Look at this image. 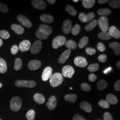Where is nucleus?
<instances>
[{
	"label": "nucleus",
	"instance_id": "2",
	"mask_svg": "<svg viewBox=\"0 0 120 120\" xmlns=\"http://www.w3.org/2000/svg\"><path fill=\"white\" fill-rule=\"evenodd\" d=\"M22 101L19 97L15 96L11 100L10 107L12 110L17 112L19 111L22 107Z\"/></svg>",
	"mask_w": 120,
	"mask_h": 120
},
{
	"label": "nucleus",
	"instance_id": "14",
	"mask_svg": "<svg viewBox=\"0 0 120 120\" xmlns=\"http://www.w3.org/2000/svg\"><path fill=\"white\" fill-rule=\"evenodd\" d=\"M72 30V22L69 20H66L63 22L62 30L65 34H69Z\"/></svg>",
	"mask_w": 120,
	"mask_h": 120
},
{
	"label": "nucleus",
	"instance_id": "35",
	"mask_svg": "<svg viewBox=\"0 0 120 120\" xmlns=\"http://www.w3.org/2000/svg\"><path fill=\"white\" fill-rule=\"evenodd\" d=\"M22 61L20 58H17L15 61V64L14 66V69L18 71L22 69Z\"/></svg>",
	"mask_w": 120,
	"mask_h": 120
},
{
	"label": "nucleus",
	"instance_id": "1",
	"mask_svg": "<svg viewBox=\"0 0 120 120\" xmlns=\"http://www.w3.org/2000/svg\"><path fill=\"white\" fill-rule=\"evenodd\" d=\"M63 80V76L61 73H56L52 75L49 78V82L52 87H56L62 84Z\"/></svg>",
	"mask_w": 120,
	"mask_h": 120
},
{
	"label": "nucleus",
	"instance_id": "23",
	"mask_svg": "<svg viewBox=\"0 0 120 120\" xmlns=\"http://www.w3.org/2000/svg\"><path fill=\"white\" fill-rule=\"evenodd\" d=\"M80 106L82 110L87 112H91L92 111V108L91 105L86 101H82L81 103Z\"/></svg>",
	"mask_w": 120,
	"mask_h": 120
},
{
	"label": "nucleus",
	"instance_id": "27",
	"mask_svg": "<svg viewBox=\"0 0 120 120\" xmlns=\"http://www.w3.org/2000/svg\"><path fill=\"white\" fill-rule=\"evenodd\" d=\"M34 99L37 103L39 104H43L45 102V99L43 95L40 94H36L34 96Z\"/></svg>",
	"mask_w": 120,
	"mask_h": 120
},
{
	"label": "nucleus",
	"instance_id": "42",
	"mask_svg": "<svg viewBox=\"0 0 120 120\" xmlns=\"http://www.w3.org/2000/svg\"><path fill=\"white\" fill-rule=\"evenodd\" d=\"M10 37V34L9 32L5 30L0 31V38L4 39H8Z\"/></svg>",
	"mask_w": 120,
	"mask_h": 120
},
{
	"label": "nucleus",
	"instance_id": "15",
	"mask_svg": "<svg viewBox=\"0 0 120 120\" xmlns=\"http://www.w3.org/2000/svg\"><path fill=\"white\" fill-rule=\"evenodd\" d=\"M41 65V62L38 60H32L29 62L28 67L31 70H36L39 69Z\"/></svg>",
	"mask_w": 120,
	"mask_h": 120
},
{
	"label": "nucleus",
	"instance_id": "26",
	"mask_svg": "<svg viewBox=\"0 0 120 120\" xmlns=\"http://www.w3.org/2000/svg\"><path fill=\"white\" fill-rule=\"evenodd\" d=\"M106 101L109 104L116 105L118 102L116 96L112 94H109L106 96Z\"/></svg>",
	"mask_w": 120,
	"mask_h": 120
},
{
	"label": "nucleus",
	"instance_id": "31",
	"mask_svg": "<svg viewBox=\"0 0 120 120\" xmlns=\"http://www.w3.org/2000/svg\"><path fill=\"white\" fill-rule=\"evenodd\" d=\"M64 99L65 100L71 103H75L77 100V96L76 94H67L65 95Z\"/></svg>",
	"mask_w": 120,
	"mask_h": 120
},
{
	"label": "nucleus",
	"instance_id": "53",
	"mask_svg": "<svg viewBox=\"0 0 120 120\" xmlns=\"http://www.w3.org/2000/svg\"><path fill=\"white\" fill-rule=\"evenodd\" d=\"M73 120H86V119L79 114H76L73 116Z\"/></svg>",
	"mask_w": 120,
	"mask_h": 120
},
{
	"label": "nucleus",
	"instance_id": "36",
	"mask_svg": "<svg viewBox=\"0 0 120 120\" xmlns=\"http://www.w3.org/2000/svg\"><path fill=\"white\" fill-rule=\"evenodd\" d=\"M108 84L104 80H101L97 84V87L99 90H102L107 87Z\"/></svg>",
	"mask_w": 120,
	"mask_h": 120
},
{
	"label": "nucleus",
	"instance_id": "56",
	"mask_svg": "<svg viewBox=\"0 0 120 120\" xmlns=\"http://www.w3.org/2000/svg\"><path fill=\"white\" fill-rule=\"evenodd\" d=\"M47 1L50 4H53L56 2L55 0H47Z\"/></svg>",
	"mask_w": 120,
	"mask_h": 120
},
{
	"label": "nucleus",
	"instance_id": "59",
	"mask_svg": "<svg viewBox=\"0 0 120 120\" xmlns=\"http://www.w3.org/2000/svg\"><path fill=\"white\" fill-rule=\"evenodd\" d=\"M73 1L74 2H76L77 3L78 1H79V0H73Z\"/></svg>",
	"mask_w": 120,
	"mask_h": 120
},
{
	"label": "nucleus",
	"instance_id": "18",
	"mask_svg": "<svg viewBox=\"0 0 120 120\" xmlns=\"http://www.w3.org/2000/svg\"><path fill=\"white\" fill-rule=\"evenodd\" d=\"M38 30L41 32H42L43 34L47 35L48 36L51 34L52 32L51 27L45 25H40Z\"/></svg>",
	"mask_w": 120,
	"mask_h": 120
},
{
	"label": "nucleus",
	"instance_id": "55",
	"mask_svg": "<svg viewBox=\"0 0 120 120\" xmlns=\"http://www.w3.org/2000/svg\"><path fill=\"white\" fill-rule=\"evenodd\" d=\"M112 69V68L111 67H109V68H108L107 69H105L103 71V73H105V74H107V73H108L109 72H110Z\"/></svg>",
	"mask_w": 120,
	"mask_h": 120
},
{
	"label": "nucleus",
	"instance_id": "28",
	"mask_svg": "<svg viewBox=\"0 0 120 120\" xmlns=\"http://www.w3.org/2000/svg\"><path fill=\"white\" fill-rule=\"evenodd\" d=\"M65 46L69 49H75L77 47L76 42L72 40H69L65 43Z\"/></svg>",
	"mask_w": 120,
	"mask_h": 120
},
{
	"label": "nucleus",
	"instance_id": "24",
	"mask_svg": "<svg viewBox=\"0 0 120 120\" xmlns=\"http://www.w3.org/2000/svg\"><path fill=\"white\" fill-rule=\"evenodd\" d=\"M98 24V22L97 19H94L90 23L88 24L85 27V30L87 32H90L94 30L95 27Z\"/></svg>",
	"mask_w": 120,
	"mask_h": 120
},
{
	"label": "nucleus",
	"instance_id": "48",
	"mask_svg": "<svg viewBox=\"0 0 120 120\" xmlns=\"http://www.w3.org/2000/svg\"><path fill=\"white\" fill-rule=\"evenodd\" d=\"M97 48L99 51L103 52L105 50V47L103 43L101 42H99L97 45Z\"/></svg>",
	"mask_w": 120,
	"mask_h": 120
},
{
	"label": "nucleus",
	"instance_id": "38",
	"mask_svg": "<svg viewBox=\"0 0 120 120\" xmlns=\"http://www.w3.org/2000/svg\"><path fill=\"white\" fill-rule=\"evenodd\" d=\"M26 117L28 120H34L35 117V112L33 109H30L27 112Z\"/></svg>",
	"mask_w": 120,
	"mask_h": 120
},
{
	"label": "nucleus",
	"instance_id": "25",
	"mask_svg": "<svg viewBox=\"0 0 120 120\" xmlns=\"http://www.w3.org/2000/svg\"><path fill=\"white\" fill-rule=\"evenodd\" d=\"M95 2V0H82V4L86 9H90L94 6Z\"/></svg>",
	"mask_w": 120,
	"mask_h": 120
},
{
	"label": "nucleus",
	"instance_id": "50",
	"mask_svg": "<svg viewBox=\"0 0 120 120\" xmlns=\"http://www.w3.org/2000/svg\"><path fill=\"white\" fill-rule=\"evenodd\" d=\"M18 50H19V48L17 45H14L11 49V52L13 55H16L18 52Z\"/></svg>",
	"mask_w": 120,
	"mask_h": 120
},
{
	"label": "nucleus",
	"instance_id": "12",
	"mask_svg": "<svg viewBox=\"0 0 120 120\" xmlns=\"http://www.w3.org/2000/svg\"><path fill=\"white\" fill-rule=\"evenodd\" d=\"M52 70L51 67L48 66L46 67L43 71L42 74V79L44 82H46L51 76Z\"/></svg>",
	"mask_w": 120,
	"mask_h": 120
},
{
	"label": "nucleus",
	"instance_id": "17",
	"mask_svg": "<svg viewBox=\"0 0 120 120\" xmlns=\"http://www.w3.org/2000/svg\"><path fill=\"white\" fill-rule=\"evenodd\" d=\"M109 33L110 35L116 39L120 38V31L116 28L115 26H111L109 30Z\"/></svg>",
	"mask_w": 120,
	"mask_h": 120
},
{
	"label": "nucleus",
	"instance_id": "13",
	"mask_svg": "<svg viewBox=\"0 0 120 120\" xmlns=\"http://www.w3.org/2000/svg\"><path fill=\"white\" fill-rule=\"evenodd\" d=\"M57 105V100L55 96H52L49 98L46 103V106L50 110H53Z\"/></svg>",
	"mask_w": 120,
	"mask_h": 120
},
{
	"label": "nucleus",
	"instance_id": "32",
	"mask_svg": "<svg viewBox=\"0 0 120 120\" xmlns=\"http://www.w3.org/2000/svg\"><path fill=\"white\" fill-rule=\"evenodd\" d=\"M97 13L98 15L101 16V17H105V16H108L111 14V11L109 9L105 8V9H99Z\"/></svg>",
	"mask_w": 120,
	"mask_h": 120
},
{
	"label": "nucleus",
	"instance_id": "21",
	"mask_svg": "<svg viewBox=\"0 0 120 120\" xmlns=\"http://www.w3.org/2000/svg\"><path fill=\"white\" fill-rule=\"evenodd\" d=\"M11 28L12 30L14 32V33H15L17 34H22L25 31L24 28L19 25H16L15 24H13L11 26Z\"/></svg>",
	"mask_w": 120,
	"mask_h": 120
},
{
	"label": "nucleus",
	"instance_id": "11",
	"mask_svg": "<svg viewBox=\"0 0 120 120\" xmlns=\"http://www.w3.org/2000/svg\"><path fill=\"white\" fill-rule=\"evenodd\" d=\"M74 63L78 67L84 68L86 67L88 63L86 58L82 56H77L74 60Z\"/></svg>",
	"mask_w": 120,
	"mask_h": 120
},
{
	"label": "nucleus",
	"instance_id": "19",
	"mask_svg": "<svg viewBox=\"0 0 120 120\" xmlns=\"http://www.w3.org/2000/svg\"><path fill=\"white\" fill-rule=\"evenodd\" d=\"M71 50L68 49L66 50L60 56L58 62L60 64H63L66 61V60L68 59L69 56L71 54Z\"/></svg>",
	"mask_w": 120,
	"mask_h": 120
},
{
	"label": "nucleus",
	"instance_id": "52",
	"mask_svg": "<svg viewBox=\"0 0 120 120\" xmlns=\"http://www.w3.org/2000/svg\"><path fill=\"white\" fill-rule=\"evenodd\" d=\"M114 89L116 91H120V80H118L116 81L115 83L114 86Z\"/></svg>",
	"mask_w": 120,
	"mask_h": 120
},
{
	"label": "nucleus",
	"instance_id": "44",
	"mask_svg": "<svg viewBox=\"0 0 120 120\" xmlns=\"http://www.w3.org/2000/svg\"><path fill=\"white\" fill-rule=\"evenodd\" d=\"M82 90L85 92H88L91 90L90 86L86 83H83L81 85Z\"/></svg>",
	"mask_w": 120,
	"mask_h": 120
},
{
	"label": "nucleus",
	"instance_id": "60",
	"mask_svg": "<svg viewBox=\"0 0 120 120\" xmlns=\"http://www.w3.org/2000/svg\"><path fill=\"white\" fill-rule=\"evenodd\" d=\"M2 84L1 83H0V89L2 87Z\"/></svg>",
	"mask_w": 120,
	"mask_h": 120
},
{
	"label": "nucleus",
	"instance_id": "16",
	"mask_svg": "<svg viewBox=\"0 0 120 120\" xmlns=\"http://www.w3.org/2000/svg\"><path fill=\"white\" fill-rule=\"evenodd\" d=\"M31 46V42L29 40H24L20 43L19 49L21 51L24 52L29 50Z\"/></svg>",
	"mask_w": 120,
	"mask_h": 120
},
{
	"label": "nucleus",
	"instance_id": "46",
	"mask_svg": "<svg viewBox=\"0 0 120 120\" xmlns=\"http://www.w3.org/2000/svg\"><path fill=\"white\" fill-rule=\"evenodd\" d=\"M86 53L90 55H93L96 52V49L94 48L91 47L87 48L86 49Z\"/></svg>",
	"mask_w": 120,
	"mask_h": 120
},
{
	"label": "nucleus",
	"instance_id": "37",
	"mask_svg": "<svg viewBox=\"0 0 120 120\" xmlns=\"http://www.w3.org/2000/svg\"><path fill=\"white\" fill-rule=\"evenodd\" d=\"M109 4L113 9H118L120 8V1L119 0H112L109 1Z\"/></svg>",
	"mask_w": 120,
	"mask_h": 120
},
{
	"label": "nucleus",
	"instance_id": "43",
	"mask_svg": "<svg viewBox=\"0 0 120 120\" xmlns=\"http://www.w3.org/2000/svg\"><path fill=\"white\" fill-rule=\"evenodd\" d=\"M98 104L101 107L104 109H108L110 106V104L106 100H101L100 101Z\"/></svg>",
	"mask_w": 120,
	"mask_h": 120
},
{
	"label": "nucleus",
	"instance_id": "51",
	"mask_svg": "<svg viewBox=\"0 0 120 120\" xmlns=\"http://www.w3.org/2000/svg\"><path fill=\"white\" fill-rule=\"evenodd\" d=\"M97 77L94 73H91L89 76V80L91 82H94L97 80Z\"/></svg>",
	"mask_w": 120,
	"mask_h": 120
},
{
	"label": "nucleus",
	"instance_id": "10",
	"mask_svg": "<svg viewBox=\"0 0 120 120\" xmlns=\"http://www.w3.org/2000/svg\"><path fill=\"white\" fill-rule=\"evenodd\" d=\"M31 3L35 8L40 10H44L47 7L46 3L41 0H32Z\"/></svg>",
	"mask_w": 120,
	"mask_h": 120
},
{
	"label": "nucleus",
	"instance_id": "34",
	"mask_svg": "<svg viewBox=\"0 0 120 120\" xmlns=\"http://www.w3.org/2000/svg\"><path fill=\"white\" fill-rule=\"evenodd\" d=\"M65 10L67 12L73 16H75L77 14V12L76 9L70 5H67L65 7Z\"/></svg>",
	"mask_w": 120,
	"mask_h": 120
},
{
	"label": "nucleus",
	"instance_id": "4",
	"mask_svg": "<svg viewBox=\"0 0 120 120\" xmlns=\"http://www.w3.org/2000/svg\"><path fill=\"white\" fill-rule=\"evenodd\" d=\"M15 85L18 87L34 88L36 85V83L34 81L17 80L15 82Z\"/></svg>",
	"mask_w": 120,
	"mask_h": 120
},
{
	"label": "nucleus",
	"instance_id": "62",
	"mask_svg": "<svg viewBox=\"0 0 120 120\" xmlns=\"http://www.w3.org/2000/svg\"></svg>",
	"mask_w": 120,
	"mask_h": 120
},
{
	"label": "nucleus",
	"instance_id": "40",
	"mask_svg": "<svg viewBox=\"0 0 120 120\" xmlns=\"http://www.w3.org/2000/svg\"><path fill=\"white\" fill-rule=\"evenodd\" d=\"M36 36L38 38L40 39V40H45V39L48 38H49L48 36L45 34H43L42 32L40 31L39 30H37L36 33Z\"/></svg>",
	"mask_w": 120,
	"mask_h": 120
},
{
	"label": "nucleus",
	"instance_id": "58",
	"mask_svg": "<svg viewBox=\"0 0 120 120\" xmlns=\"http://www.w3.org/2000/svg\"><path fill=\"white\" fill-rule=\"evenodd\" d=\"M2 45H3V41L0 38V47L2 46Z\"/></svg>",
	"mask_w": 120,
	"mask_h": 120
},
{
	"label": "nucleus",
	"instance_id": "30",
	"mask_svg": "<svg viewBox=\"0 0 120 120\" xmlns=\"http://www.w3.org/2000/svg\"><path fill=\"white\" fill-rule=\"evenodd\" d=\"M7 70V65L6 61L3 59L0 58V73H4Z\"/></svg>",
	"mask_w": 120,
	"mask_h": 120
},
{
	"label": "nucleus",
	"instance_id": "41",
	"mask_svg": "<svg viewBox=\"0 0 120 120\" xmlns=\"http://www.w3.org/2000/svg\"><path fill=\"white\" fill-rule=\"evenodd\" d=\"M99 69V65L97 63L90 64L88 67V69L90 72H94L97 71Z\"/></svg>",
	"mask_w": 120,
	"mask_h": 120
},
{
	"label": "nucleus",
	"instance_id": "6",
	"mask_svg": "<svg viewBox=\"0 0 120 120\" xmlns=\"http://www.w3.org/2000/svg\"><path fill=\"white\" fill-rule=\"evenodd\" d=\"M95 17V14L93 12L88 13L86 14L85 13H80L78 15V18L82 22L86 23L90 22Z\"/></svg>",
	"mask_w": 120,
	"mask_h": 120
},
{
	"label": "nucleus",
	"instance_id": "49",
	"mask_svg": "<svg viewBox=\"0 0 120 120\" xmlns=\"http://www.w3.org/2000/svg\"><path fill=\"white\" fill-rule=\"evenodd\" d=\"M104 120H113L111 114L109 112H105L103 115Z\"/></svg>",
	"mask_w": 120,
	"mask_h": 120
},
{
	"label": "nucleus",
	"instance_id": "61",
	"mask_svg": "<svg viewBox=\"0 0 120 120\" xmlns=\"http://www.w3.org/2000/svg\"><path fill=\"white\" fill-rule=\"evenodd\" d=\"M0 120H1V119H0Z\"/></svg>",
	"mask_w": 120,
	"mask_h": 120
},
{
	"label": "nucleus",
	"instance_id": "45",
	"mask_svg": "<svg viewBox=\"0 0 120 120\" xmlns=\"http://www.w3.org/2000/svg\"><path fill=\"white\" fill-rule=\"evenodd\" d=\"M9 11V8L6 4L0 3V12L2 13H7Z\"/></svg>",
	"mask_w": 120,
	"mask_h": 120
},
{
	"label": "nucleus",
	"instance_id": "47",
	"mask_svg": "<svg viewBox=\"0 0 120 120\" xmlns=\"http://www.w3.org/2000/svg\"><path fill=\"white\" fill-rule=\"evenodd\" d=\"M98 60L101 63H105L107 60V56L105 54H101L98 57Z\"/></svg>",
	"mask_w": 120,
	"mask_h": 120
},
{
	"label": "nucleus",
	"instance_id": "22",
	"mask_svg": "<svg viewBox=\"0 0 120 120\" xmlns=\"http://www.w3.org/2000/svg\"><path fill=\"white\" fill-rule=\"evenodd\" d=\"M109 47L113 50L115 53L116 55H119L120 54V43L117 42H113L110 43L109 45Z\"/></svg>",
	"mask_w": 120,
	"mask_h": 120
},
{
	"label": "nucleus",
	"instance_id": "29",
	"mask_svg": "<svg viewBox=\"0 0 120 120\" xmlns=\"http://www.w3.org/2000/svg\"><path fill=\"white\" fill-rule=\"evenodd\" d=\"M98 37L99 39L103 40H108L111 38L112 37L108 32H101L99 33Z\"/></svg>",
	"mask_w": 120,
	"mask_h": 120
},
{
	"label": "nucleus",
	"instance_id": "39",
	"mask_svg": "<svg viewBox=\"0 0 120 120\" xmlns=\"http://www.w3.org/2000/svg\"><path fill=\"white\" fill-rule=\"evenodd\" d=\"M81 30V26L78 24H76L73 27L71 31L72 34L74 36H76L80 33Z\"/></svg>",
	"mask_w": 120,
	"mask_h": 120
},
{
	"label": "nucleus",
	"instance_id": "5",
	"mask_svg": "<svg viewBox=\"0 0 120 120\" xmlns=\"http://www.w3.org/2000/svg\"><path fill=\"white\" fill-rule=\"evenodd\" d=\"M98 22V25L102 32H107L109 28V23L108 18L105 17H99Z\"/></svg>",
	"mask_w": 120,
	"mask_h": 120
},
{
	"label": "nucleus",
	"instance_id": "54",
	"mask_svg": "<svg viewBox=\"0 0 120 120\" xmlns=\"http://www.w3.org/2000/svg\"><path fill=\"white\" fill-rule=\"evenodd\" d=\"M108 2H109V0H98V3L100 4H103L105 3H106Z\"/></svg>",
	"mask_w": 120,
	"mask_h": 120
},
{
	"label": "nucleus",
	"instance_id": "57",
	"mask_svg": "<svg viewBox=\"0 0 120 120\" xmlns=\"http://www.w3.org/2000/svg\"><path fill=\"white\" fill-rule=\"evenodd\" d=\"M120 61H118V62H116V66L117 67V68L119 69H120Z\"/></svg>",
	"mask_w": 120,
	"mask_h": 120
},
{
	"label": "nucleus",
	"instance_id": "33",
	"mask_svg": "<svg viewBox=\"0 0 120 120\" xmlns=\"http://www.w3.org/2000/svg\"><path fill=\"white\" fill-rule=\"evenodd\" d=\"M89 40V39L87 37H83L81 39V40L80 41L79 44H78V46L79 48L82 49V48L85 47L88 43Z\"/></svg>",
	"mask_w": 120,
	"mask_h": 120
},
{
	"label": "nucleus",
	"instance_id": "8",
	"mask_svg": "<svg viewBox=\"0 0 120 120\" xmlns=\"http://www.w3.org/2000/svg\"><path fill=\"white\" fill-rule=\"evenodd\" d=\"M17 20L23 26L27 28H30L32 27V24L30 20L23 15H18L17 17Z\"/></svg>",
	"mask_w": 120,
	"mask_h": 120
},
{
	"label": "nucleus",
	"instance_id": "20",
	"mask_svg": "<svg viewBox=\"0 0 120 120\" xmlns=\"http://www.w3.org/2000/svg\"><path fill=\"white\" fill-rule=\"evenodd\" d=\"M40 18L41 22L48 24L51 23L54 20V18L52 15L46 14L41 15Z\"/></svg>",
	"mask_w": 120,
	"mask_h": 120
},
{
	"label": "nucleus",
	"instance_id": "9",
	"mask_svg": "<svg viewBox=\"0 0 120 120\" xmlns=\"http://www.w3.org/2000/svg\"><path fill=\"white\" fill-rule=\"evenodd\" d=\"M42 47V43L40 40L36 41L30 48V52L33 54H38L41 51Z\"/></svg>",
	"mask_w": 120,
	"mask_h": 120
},
{
	"label": "nucleus",
	"instance_id": "3",
	"mask_svg": "<svg viewBox=\"0 0 120 120\" xmlns=\"http://www.w3.org/2000/svg\"><path fill=\"white\" fill-rule=\"evenodd\" d=\"M66 42L65 38L62 36H57L53 39L52 42V47L54 49H57L63 46Z\"/></svg>",
	"mask_w": 120,
	"mask_h": 120
},
{
	"label": "nucleus",
	"instance_id": "7",
	"mask_svg": "<svg viewBox=\"0 0 120 120\" xmlns=\"http://www.w3.org/2000/svg\"><path fill=\"white\" fill-rule=\"evenodd\" d=\"M74 69L70 65L64 66L62 69V75L64 77L72 78L74 73Z\"/></svg>",
	"mask_w": 120,
	"mask_h": 120
}]
</instances>
